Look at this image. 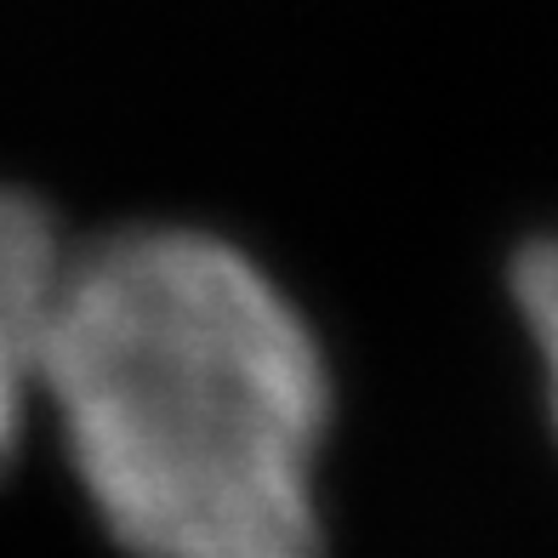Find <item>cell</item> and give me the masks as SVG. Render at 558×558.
<instances>
[{
    "mask_svg": "<svg viewBox=\"0 0 558 558\" xmlns=\"http://www.w3.org/2000/svg\"><path fill=\"white\" fill-rule=\"evenodd\" d=\"M40 404L132 558H319L331 376L234 240L160 222L69 251Z\"/></svg>",
    "mask_w": 558,
    "mask_h": 558,
    "instance_id": "obj_1",
    "label": "cell"
},
{
    "mask_svg": "<svg viewBox=\"0 0 558 558\" xmlns=\"http://www.w3.org/2000/svg\"><path fill=\"white\" fill-rule=\"evenodd\" d=\"M69 268L58 222L29 194L0 189V468L17 456L40 404V342Z\"/></svg>",
    "mask_w": 558,
    "mask_h": 558,
    "instance_id": "obj_2",
    "label": "cell"
},
{
    "mask_svg": "<svg viewBox=\"0 0 558 558\" xmlns=\"http://www.w3.org/2000/svg\"><path fill=\"white\" fill-rule=\"evenodd\" d=\"M513 296H519V319L536 360L547 376V404H553V427H558V240H536L513 263Z\"/></svg>",
    "mask_w": 558,
    "mask_h": 558,
    "instance_id": "obj_3",
    "label": "cell"
}]
</instances>
